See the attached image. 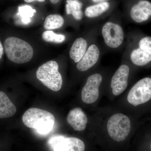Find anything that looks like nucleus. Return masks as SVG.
I'll return each instance as SVG.
<instances>
[{
    "mask_svg": "<svg viewBox=\"0 0 151 151\" xmlns=\"http://www.w3.org/2000/svg\"><path fill=\"white\" fill-rule=\"evenodd\" d=\"M22 122L26 127L36 130L41 134H47L53 129L55 122L54 116L48 111L32 108L24 113Z\"/></svg>",
    "mask_w": 151,
    "mask_h": 151,
    "instance_id": "nucleus-1",
    "label": "nucleus"
},
{
    "mask_svg": "<svg viewBox=\"0 0 151 151\" xmlns=\"http://www.w3.org/2000/svg\"><path fill=\"white\" fill-rule=\"evenodd\" d=\"M4 48L9 59L17 64L26 63L33 56L32 47L19 38L14 37L7 38L4 42Z\"/></svg>",
    "mask_w": 151,
    "mask_h": 151,
    "instance_id": "nucleus-2",
    "label": "nucleus"
},
{
    "mask_svg": "<svg viewBox=\"0 0 151 151\" xmlns=\"http://www.w3.org/2000/svg\"><path fill=\"white\" fill-rule=\"evenodd\" d=\"M58 64L54 60H50L40 66L36 72L37 78L49 89L55 92L62 87V76L58 71Z\"/></svg>",
    "mask_w": 151,
    "mask_h": 151,
    "instance_id": "nucleus-3",
    "label": "nucleus"
},
{
    "mask_svg": "<svg viewBox=\"0 0 151 151\" xmlns=\"http://www.w3.org/2000/svg\"><path fill=\"white\" fill-rule=\"evenodd\" d=\"M107 130L109 136L117 142H122L129 134L131 123L128 116L123 113L113 114L108 119Z\"/></svg>",
    "mask_w": 151,
    "mask_h": 151,
    "instance_id": "nucleus-4",
    "label": "nucleus"
},
{
    "mask_svg": "<svg viewBox=\"0 0 151 151\" xmlns=\"http://www.w3.org/2000/svg\"><path fill=\"white\" fill-rule=\"evenodd\" d=\"M128 103L133 106L145 103L151 99V78L141 79L130 89L127 97Z\"/></svg>",
    "mask_w": 151,
    "mask_h": 151,
    "instance_id": "nucleus-5",
    "label": "nucleus"
},
{
    "mask_svg": "<svg viewBox=\"0 0 151 151\" xmlns=\"http://www.w3.org/2000/svg\"><path fill=\"white\" fill-rule=\"evenodd\" d=\"M52 151H84L85 145L81 140L73 137L55 135L48 141Z\"/></svg>",
    "mask_w": 151,
    "mask_h": 151,
    "instance_id": "nucleus-6",
    "label": "nucleus"
},
{
    "mask_svg": "<svg viewBox=\"0 0 151 151\" xmlns=\"http://www.w3.org/2000/svg\"><path fill=\"white\" fill-rule=\"evenodd\" d=\"M102 34L105 44L110 48H118L124 42V30L120 25L113 22H107L104 25Z\"/></svg>",
    "mask_w": 151,
    "mask_h": 151,
    "instance_id": "nucleus-7",
    "label": "nucleus"
},
{
    "mask_svg": "<svg viewBox=\"0 0 151 151\" xmlns=\"http://www.w3.org/2000/svg\"><path fill=\"white\" fill-rule=\"evenodd\" d=\"M102 80V76L98 73L92 74L88 77L81 91V99L84 103L92 104L97 101L99 97V87Z\"/></svg>",
    "mask_w": 151,
    "mask_h": 151,
    "instance_id": "nucleus-8",
    "label": "nucleus"
},
{
    "mask_svg": "<svg viewBox=\"0 0 151 151\" xmlns=\"http://www.w3.org/2000/svg\"><path fill=\"white\" fill-rule=\"evenodd\" d=\"M139 46L131 52L130 59L134 65L144 66L151 61V37L142 38L139 42Z\"/></svg>",
    "mask_w": 151,
    "mask_h": 151,
    "instance_id": "nucleus-9",
    "label": "nucleus"
},
{
    "mask_svg": "<svg viewBox=\"0 0 151 151\" xmlns=\"http://www.w3.org/2000/svg\"><path fill=\"white\" fill-rule=\"evenodd\" d=\"M129 73V67L126 64L120 65L116 70L111 82V88L113 95L119 96L127 89Z\"/></svg>",
    "mask_w": 151,
    "mask_h": 151,
    "instance_id": "nucleus-10",
    "label": "nucleus"
},
{
    "mask_svg": "<svg viewBox=\"0 0 151 151\" xmlns=\"http://www.w3.org/2000/svg\"><path fill=\"white\" fill-rule=\"evenodd\" d=\"M100 56V51L98 46L92 45L87 49L81 60L77 63V69L81 71L89 70L97 63Z\"/></svg>",
    "mask_w": 151,
    "mask_h": 151,
    "instance_id": "nucleus-11",
    "label": "nucleus"
},
{
    "mask_svg": "<svg viewBox=\"0 0 151 151\" xmlns=\"http://www.w3.org/2000/svg\"><path fill=\"white\" fill-rule=\"evenodd\" d=\"M68 123L76 131L82 132L86 129L88 119L86 114L80 108L70 110L67 116Z\"/></svg>",
    "mask_w": 151,
    "mask_h": 151,
    "instance_id": "nucleus-12",
    "label": "nucleus"
},
{
    "mask_svg": "<svg viewBox=\"0 0 151 151\" xmlns=\"http://www.w3.org/2000/svg\"><path fill=\"white\" fill-rule=\"evenodd\" d=\"M130 15L132 20L138 23L147 20L151 16V3L146 0L140 1L132 7Z\"/></svg>",
    "mask_w": 151,
    "mask_h": 151,
    "instance_id": "nucleus-13",
    "label": "nucleus"
},
{
    "mask_svg": "<svg viewBox=\"0 0 151 151\" xmlns=\"http://www.w3.org/2000/svg\"><path fill=\"white\" fill-rule=\"evenodd\" d=\"M87 42L82 37L76 39L73 42L69 51L70 58L75 63H78L82 59L87 50Z\"/></svg>",
    "mask_w": 151,
    "mask_h": 151,
    "instance_id": "nucleus-14",
    "label": "nucleus"
},
{
    "mask_svg": "<svg viewBox=\"0 0 151 151\" xmlns=\"http://www.w3.org/2000/svg\"><path fill=\"white\" fill-rule=\"evenodd\" d=\"M17 112V108L7 95L0 91V119L9 118Z\"/></svg>",
    "mask_w": 151,
    "mask_h": 151,
    "instance_id": "nucleus-15",
    "label": "nucleus"
},
{
    "mask_svg": "<svg viewBox=\"0 0 151 151\" xmlns=\"http://www.w3.org/2000/svg\"><path fill=\"white\" fill-rule=\"evenodd\" d=\"M110 4L107 1L98 3L97 4L89 6L85 10V15L90 18L97 17L108 10Z\"/></svg>",
    "mask_w": 151,
    "mask_h": 151,
    "instance_id": "nucleus-16",
    "label": "nucleus"
},
{
    "mask_svg": "<svg viewBox=\"0 0 151 151\" xmlns=\"http://www.w3.org/2000/svg\"><path fill=\"white\" fill-rule=\"evenodd\" d=\"M36 11L32 8L31 6L22 5L18 8V13L17 17L20 18L19 24L27 25L31 22L32 18L34 16Z\"/></svg>",
    "mask_w": 151,
    "mask_h": 151,
    "instance_id": "nucleus-17",
    "label": "nucleus"
},
{
    "mask_svg": "<svg viewBox=\"0 0 151 151\" xmlns=\"http://www.w3.org/2000/svg\"><path fill=\"white\" fill-rule=\"evenodd\" d=\"M81 7L82 4L77 0H67L65 6L66 14H72L76 19L80 20L83 17Z\"/></svg>",
    "mask_w": 151,
    "mask_h": 151,
    "instance_id": "nucleus-18",
    "label": "nucleus"
},
{
    "mask_svg": "<svg viewBox=\"0 0 151 151\" xmlns=\"http://www.w3.org/2000/svg\"><path fill=\"white\" fill-rule=\"evenodd\" d=\"M64 23V19L60 15H50L45 19L44 27L47 30L56 29L62 27Z\"/></svg>",
    "mask_w": 151,
    "mask_h": 151,
    "instance_id": "nucleus-19",
    "label": "nucleus"
},
{
    "mask_svg": "<svg viewBox=\"0 0 151 151\" xmlns=\"http://www.w3.org/2000/svg\"><path fill=\"white\" fill-rule=\"evenodd\" d=\"M42 39L47 42L60 43L63 42L65 39V35L56 34L50 30L45 31L42 33Z\"/></svg>",
    "mask_w": 151,
    "mask_h": 151,
    "instance_id": "nucleus-20",
    "label": "nucleus"
},
{
    "mask_svg": "<svg viewBox=\"0 0 151 151\" xmlns=\"http://www.w3.org/2000/svg\"><path fill=\"white\" fill-rule=\"evenodd\" d=\"M3 54H4V49H3L2 45L0 41V59L2 57Z\"/></svg>",
    "mask_w": 151,
    "mask_h": 151,
    "instance_id": "nucleus-21",
    "label": "nucleus"
},
{
    "mask_svg": "<svg viewBox=\"0 0 151 151\" xmlns=\"http://www.w3.org/2000/svg\"><path fill=\"white\" fill-rule=\"evenodd\" d=\"M24 1L25 2L29 3L33 2L35 1H37L40 2H43L45 0H24Z\"/></svg>",
    "mask_w": 151,
    "mask_h": 151,
    "instance_id": "nucleus-22",
    "label": "nucleus"
},
{
    "mask_svg": "<svg viewBox=\"0 0 151 151\" xmlns=\"http://www.w3.org/2000/svg\"><path fill=\"white\" fill-rule=\"evenodd\" d=\"M92 1L94 2V3H101L103 2L106 1L108 0H92Z\"/></svg>",
    "mask_w": 151,
    "mask_h": 151,
    "instance_id": "nucleus-23",
    "label": "nucleus"
},
{
    "mask_svg": "<svg viewBox=\"0 0 151 151\" xmlns=\"http://www.w3.org/2000/svg\"><path fill=\"white\" fill-rule=\"evenodd\" d=\"M59 1L60 0H50V2L53 4H57Z\"/></svg>",
    "mask_w": 151,
    "mask_h": 151,
    "instance_id": "nucleus-24",
    "label": "nucleus"
},
{
    "mask_svg": "<svg viewBox=\"0 0 151 151\" xmlns=\"http://www.w3.org/2000/svg\"><path fill=\"white\" fill-rule=\"evenodd\" d=\"M150 148H151V144Z\"/></svg>",
    "mask_w": 151,
    "mask_h": 151,
    "instance_id": "nucleus-25",
    "label": "nucleus"
}]
</instances>
